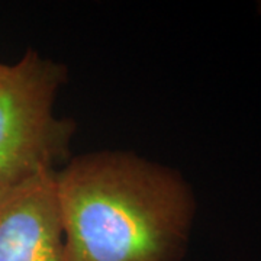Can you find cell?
I'll use <instances>...</instances> for the list:
<instances>
[{"label": "cell", "mask_w": 261, "mask_h": 261, "mask_svg": "<svg viewBox=\"0 0 261 261\" xmlns=\"http://www.w3.org/2000/svg\"><path fill=\"white\" fill-rule=\"evenodd\" d=\"M5 192H6V190H5ZM5 192H0V197H2V196H3V193H5Z\"/></svg>", "instance_id": "4"}, {"label": "cell", "mask_w": 261, "mask_h": 261, "mask_svg": "<svg viewBox=\"0 0 261 261\" xmlns=\"http://www.w3.org/2000/svg\"><path fill=\"white\" fill-rule=\"evenodd\" d=\"M70 261H180L195 214L181 176L130 152L103 151L56 171Z\"/></svg>", "instance_id": "1"}, {"label": "cell", "mask_w": 261, "mask_h": 261, "mask_svg": "<svg viewBox=\"0 0 261 261\" xmlns=\"http://www.w3.org/2000/svg\"><path fill=\"white\" fill-rule=\"evenodd\" d=\"M64 67L28 51L0 64V192L53 171L64 159L74 123L54 113Z\"/></svg>", "instance_id": "2"}, {"label": "cell", "mask_w": 261, "mask_h": 261, "mask_svg": "<svg viewBox=\"0 0 261 261\" xmlns=\"http://www.w3.org/2000/svg\"><path fill=\"white\" fill-rule=\"evenodd\" d=\"M0 261H70L56 197V170L0 197Z\"/></svg>", "instance_id": "3"}]
</instances>
